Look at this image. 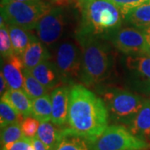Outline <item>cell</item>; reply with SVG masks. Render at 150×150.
Listing matches in <instances>:
<instances>
[{"instance_id":"obj_12","label":"cell","mask_w":150,"mask_h":150,"mask_svg":"<svg viewBox=\"0 0 150 150\" xmlns=\"http://www.w3.org/2000/svg\"><path fill=\"white\" fill-rule=\"evenodd\" d=\"M24 64L20 56L13 54L9 59H7L4 66L2 65L1 72L8 82L9 88L21 89L24 88V76L23 69Z\"/></svg>"},{"instance_id":"obj_27","label":"cell","mask_w":150,"mask_h":150,"mask_svg":"<svg viewBox=\"0 0 150 150\" xmlns=\"http://www.w3.org/2000/svg\"><path fill=\"white\" fill-rule=\"evenodd\" d=\"M120 10L123 15L132 8L139 6L150 4V0H109Z\"/></svg>"},{"instance_id":"obj_17","label":"cell","mask_w":150,"mask_h":150,"mask_svg":"<svg viewBox=\"0 0 150 150\" xmlns=\"http://www.w3.org/2000/svg\"><path fill=\"white\" fill-rule=\"evenodd\" d=\"M1 98L9 103L23 118L32 116V99L24 90L9 88Z\"/></svg>"},{"instance_id":"obj_10","label":"cell","mask_w":150,"mask_h":150,"mask_svg":"<svg viewBox=\"0 0 150 150\" xmlns=\"http://www.w3.org/2000/svg\"><path fill=\"white\" fill-rule=\"evenodd\" d=\"M125 68L136 88L144 93H150L149 55H129L125 59Z\"/></svg>"},{"instance_id":"obj_3","label":"cell","mask_w":150,"mask_h":150,"mask_svg":"<svg viewBox=\"0 0 150 150\" xmlns=\"http://www.w3.org/2000/svg\"><path fill=\"white\" fill-rule=\"evenodd\" d=\"M80 26L77 33L110 39L121 28L123 17L109 0H79Z\"/></svg>"},{"instance_id":"obj_31","label":"cell","mask_w":150,"mask_h":150,"mask_svg":"<svg viewBox=\"0 0 150 150\" xmlns=\"http://www.w3.org/2000/svg\"><path fill=\"white\" fill-rule=\"evenodd\" d=\"M145 34H146V38H147V41H148V44H149V47H148V51H147V54L150 56V28L145 29Z\"/></svg>"},{"instance_id":"obj_26","label":"cell","mask_w":150,"mask_h":150,"mask_svg":"<svg viewBox=\"0 0 150 150\" xmlns=\"http://www.w3.org/2000/svg\"><path fill=\"white\" fill-rule=\"evenodd\" d=\"M40 124V121L33 116L26 117L21 122V127L23 135L28 138H35L37 136L38 129Z\"/></svg>"},{"instance_id":"obj_28","label":"cell","mask_w":150,"mask_h":150,"mask_svg":"<svg viewBox=\"0 0 150 150\" xmlns=\"http://www.w3.org/2000/svg\"><path fill=\"white\" fill-rule=\"evenodd\" d=\"M1 150H35L32 139L24 137L14 143L1 147Z\"/></svg>"},{"instance_id":"obj_11","label":"cell","mask_w":150,"mask_h":150,"mask_svg":"<svg viewBox=\"0 0 150 150\" xmlns=\"http://www.w3.org/2000/svg\"><path fill=\"white\" fill-rule=\"evenodd\" d=\"M71 88L59 86L51 93L52 98V119L51 122L56 126L62 127L67 124L69 107Z\"/></svg>"},{"instance_id":"obj_29","label":"cell","mask_w":150,"mask_h":150,"mask_svg":"<svg viewBox=\"0 0 150 150\" xmlns=\"http://www.w3.org/2000/svg\"><path fill=\"white\" fill-rule=\"evenodd\" d=\"M8 89H9V87L8 84V82L4 78L3 73L1 72V74H0V94H1V97L4 96Z\"/></svg>"},{"instance_id":"obj_6","label":"cell","mask_w":150,"mask_h":150,"mask_svg":"<svg viewBox=\"0 0 150 150\" xmlns=\"http://www.w3.org/2000/svg\"><path fill=\"white\" fill-rule=\"evenodd\" d=\"M93 150H148L150 143L135 136L128 127L112 124L92 142Z\"/></svg>"},{"instance_id":"obj_21","label":"cell","mask_w":150,"mask_h":150,"mask_svg":"<svg viewBox=\"0 0 150 150\" xmlns=\"http://www.w3.org/2000/svg\"><path fill=\"white\" fill-rule=\"evenodd\" d=\"M32 116L40 122H48L52 119V98L45 94L32 100Z\"/></svg>"},{"instance_id":"obj_13","label":"cell","mask_w":150,"mask_h":150,"mask_svg":"<svg viewBox=\"0 0 150 150\" xmlns=\"http://www.w3.org/2000/svg\"><path fill=\"white\" fill-rule=\"evenodd\" d=\"M33 76L48 90L57 88L62 82L59 72L55 63L49 60L43 61L31 70Z\"/></svg>"},{"instance_id":"obj_15","label":"cell","mask_w":150,"mask_h":150,"mask_svg":"<svg viewBox=\"0 0 150 150\" xmlns=\"http://www.w3.org/2000/svg\"><path fill=\"white\" fill-rule=\"evenodd\" d=\"M54 150H93L92 141L67 127L61 129V137Z\"/></svg>"},{"instance_id":"obj_9","label":"cell","mask_w":150,"mask_h":150,"mask_svg":"<svg viewBox=\"0 0 150 150\" xmlns=\"http://www.w3.org/2000/svg\"><path fill=\"white\" fill-rule=\"evenodd\" d=\"M110 39L113 46L122 53L129 55L147 54L149 44L145 31L143 29L120 28Z\"/></svg>"},{"instance_id":"obj_23","label":"cell","mask_w":150,"mask_h":150,"mask_svg":"<svg viewBox=\"0 0 150 150\" xmlns=\"http://www.w3.org/2000/svg\"><path fill=\"white\" fill-rule=\"evenodd\" d=\"M19 112L8 101L1 98L0 102V126L1 129L14 123H21L23 119Z\"/></svg>"},{"instance_id":"obj_30","label":"cell","mask_w":150,"mask_h":150,"mask_svg":"<svg viewBox=\"0 0 150 150\" xmlns=\"http://www.w3.org/2000/svg\"><path fill=\"white\" fill-rule=\"evenodd\" d=\"M33 146H34V149L35 150H47L45 145L43 144V143L41 142V140L39 139L38 137L35 138H33Z\"/></svg>"},{"instance_id":"obj_1","label":"cell","mask_w":150,"mask_h":150,"mask_svg":"<svg viewBox=\"0 0 150 150\" xmlns=\"http://www.w3.org/2000/svg\"><path fill=\"white\" fill-rule=\"evenodd\" d=\"M108 120V112L101 98L83 84L71 87L69 129L93 142L107 129Z\"/></svg>"},{"instance_id":"obj_24","label":"cell","mask_w":150,"mask_h":150,"mask_svg":"<svg viewBox=\"0 0 150 150\" xmlns=\"http://www.w3.org/2000/svg\"><path fill=\"white\" fill-rule=\"evenodd\" d=\"M25 136L22 130L21 123H14L1 129V147L22 139Z\"/></svg>"},{"instance_id":"obj_19","label":"cell","mask_w":150,"mask_h":150,"mask_svg":"<svg viewBox=\"0 0 150 150\" xmlns=\"http://www.w3.org/2000/svg\"><path fill=\"white\" fill-rule=\"evenodd\" d=\"M123 19L135 28L145 30L150 28V4L139 6L128 11Z\"/></svg>"},{"instance_id":"obj_5","label":"cell","mask_w":150,"mask_h":150,"mask_svg":"<svg viewBox=\"0 0 150 150\" xmlns=\"http://www.w3.org/2000/svg\"><path fill=\"white\" fill-rule=\"evenodd\" d=\"M52 8L41 0L10 2L1 4V17L7 25H15L27 30L34 29L40 18Z\"/></svg>"},{"instance_id":"obj_7","label":"cell","mask_w":150,"mask_h":150,"mask_svg":"<svg viewBox=\"0 0 150 150\" xmlns=\"http://www.w3.org/2000/svg\"><path fill=\"white\" fill-rule=\"evenodd\" d=\"M65 7L52 8L38 23L35 28L37 37L45 45L57 43L69 27L70 14Z\"/></svg>"},{"instance_id":"obj_8","label":"cell","mask_w":150,"mask_h":150,"mask_svg":"<svg viewBox=\"0 0 150 150\" xmlns=\"http://www.w3.org/2000/svg\"><path fill=\"white\" fill-rule=\"evenodd\" d=\"M55 64L63 83H74L80 80L82 69V50L73 41L59 43L55 52Z\"/></svg>"},{"instance_id":"obj_2","label":"cell","mask_w":150,"mask_h":150,"mask_svg":"<svg viewBox=\"0 0 150 150\" xmlns=\"http://www.w3.org/2000/svg\"><path fill=\"white\" fill-rule=\"evenodd\" d=\"M76 37L82 50L80 81L86 87L97 85L110 76L113 66L108 39L80 33Z\"/></svg>"},{"instance_id":"obj_14","label":"cell","mask_w":150,"mask_h":150,"mask_svg":"<svg viewBox=\"0 0 150 150\" xmlns=\"http://www.w3.org/2000/svg\"><path fill=\"white\" fill-rule=\"evenodd\" d=\"M20 58L24 67L28 69L32 70L43 61L49 60L51 54H49L48 48L45 47V44L37 38L29 43Z\"/></svg>"},{"instance_id":"obj_16","label":"cell","mask_w":150,"mask_h":150,"mask_svg":"<svg viewBox=\"0 0 150 150\" xmlns=\"http://www.w3.org/2000/svg\"><path fill=\"white\" fill-rule=\"evenodd\" d=\"M128 129L135 136L150 143V99H145L140 111Z\"/></svg>"},{"instance_id":"obj_22","label":"cell","mask_w":150,"mask_h":150,"mask_svg":"<svg viewBox=\"0 0 150 150\" xmlns=\"http://www.w3.org/2000/svg\"><path fill=\"white\" fill-rule=\"evenodd\" d=\"M23 76H24L23 90L27 93V94L30 97L32 100L47 94L48 89L33 76L31 70L24 68Z\"/></svg>"},{"instance_id":"obj_18","label":"cell","mask_w":150,"mask_h":150,"mask_svg":"<svg viewBox=\"0 0 150 150\" xmlns=\"http://www.w3.org/2000/svg\"><path fill=\"white\" fill-rule=\"evenodd\" d=\"M7 26L14 54L18 56H21L22 54L29 45V43L38 37L30 33V32H28L29 30L24 29L21 27L9 24Z\"/></svg>"},{"instance_id":"obj_25","label":"cell","mask_w":150,"mask_h":150,"mask_svg":"<svg viewBox=\"0 0 150 150\" xmlns=\"http://www.w3.org/2000/svg\"><path fill=\"white\" fill-rule=\"evenodd\" d=\"M0 25V54L2 59H8L15 54L12 45L7 24L3 23Z\"/></svg>"},{"instance_id":"obj_20","label":"cell","mask_w":150,"mask_h":150,"mask_svg":"<svg viewBox=\"0 0 150 150\" xmlns=\"http://www.w3.org/2000/svg\"><path fill=\"white\" fill-rule=\"evenodd\" d=\"M36 137L45 145L47 150H54L61 137V129H57L56 125L49 121L40 122Z\"/></svg>"},{"instance_id":"obj_4","label":"cell","mask_w":150,"mask_h":150,"mask_svg":"<svg viewBox=\"0 0 150 150\" xmlns=\"http://www.w3.org/2000/svg\"><path fill=\"white\" fill-rule=\"evenodd\" d=\"M109 119L113 123L129 127L140 111L145 99L137 93L121 89L111 88L103 94Z\"/></svg>"},{"instance_id":"obj_32","label":"cell","mask_w":150,"mask_h":150,"mask_svg":"<svg viewBox=\"0 0 150 150\" xmlns=\"http://www.w3.org/2000/svg\"><path fill=\"white\" fill-rule=\"evenodd\" d=\"M28 1H36V0H1V4L10 3V2H28Z\"/></svg>"}]
</instances>
